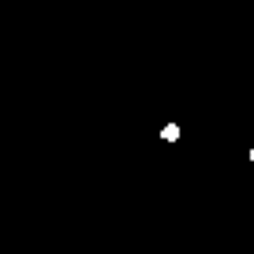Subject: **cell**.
<instances>
[{
    "label": "cell",
    "instance_id": "cell-1",
    "mask_svg": "<svg viewBox=\"0 0 254 254\" xmlns=\"http://www.w3.org/2000/svg\"><path fill=\"white\" fill-rule=\"evenodd\" d=\"M180 138H183L180 124H176V120H168V124L161 127V142H168V146H172V142H180Z\"/></svg>",
    "mask_w": 254,
    "mask_h": 254
},
{
    "label": "cell",
    "instance_id": "cell-2",
    "mask_svg": "<svg viewBox=\"0 0 254 254\" xmlns=\"http://www.w3.org/2000/svg\"><path fill=\"white\" fill-rule=\"evenodd\" d=\"M247 161H251V165H254V150H251V153H247Z\"/></svg>",
    "mask_w": 254,
    "mask_h": 254
}]
</instances>
